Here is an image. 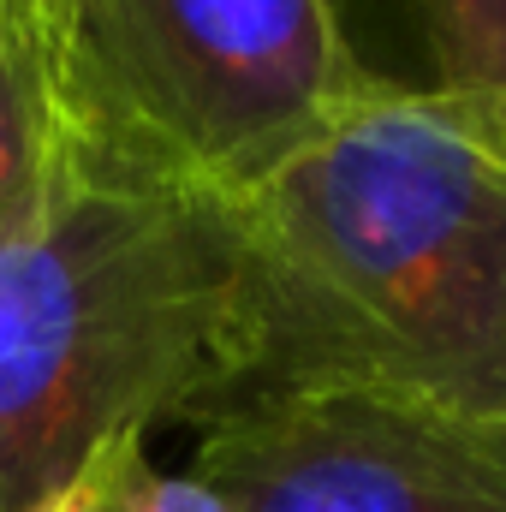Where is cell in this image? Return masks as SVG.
Here are the masks:
<instances>
[{
  "mask_svg": "<svg viewBox=\"0 0 506 512\" xmlns=\"http://www.w3.org/2000/svg\"><path fill=\"white\" fill-rule=\"evenodd\" d=\"M506 417V126L358 96L233 197L209 423L274 399Z\"/></svg>",
  "mask_w": 506,
  "mask_h": 512,
  "instance_id": "cell-1",
  "label": "cell"
},
{
  "mask_svg": "<svg viewBox=\"0 0 506 512\" xmlns=\"http://www.w3.org/2000/svg\"><path fill=\"white\" fill-rule=\"evenodd\" d=\"M227 304V197L60 143L0 221V512H84L161 423L203 429Z\"/></svg>",
  "mask_w": 506,
  "mask_h": 512,
  "instance_id": "cell-2",
  "label": "cell"
},
{
  "mask_svg": "<svg viewBox=\"0 0 506 512\" xmlns=\"http://www.w3.org/2000/svg\"><path fill=\"white\" fill-rule=\"evenodd\" d=\"M36 18L66 143L227 203L364 96L322 0H36Z\"/></svg>",
  "mask_w": 506,
  "mask_h": 512,
  "instance_id": "cell-3",
  "label": "cell"
},
{
  "mask_svg": "<svg viewBox=\"0 0 506 512\" xmlns=\"http://www.w3.org/2000/svg\"><path fill=\"white\" fill-rule=\"evenodd\" d=\"M227 512H506V417L393 399H274L197 429Z\"/></svg>",
  "mask_w": 506,
  "mask_h": 512,
  "instance_id": "cell-4",
  "label": "cell"
},
{
  "mask_svg": "<svg viewBox=\"0 0 506 512\" xmlns=\"http://www.w3.org/2000/svg\"><path fill=\"white\" fill-rule=\"evenodd\" d=\"M322 12L364 96L506 126V0H322Z\"/></svg>",
  "mask_w": 506,
  "mask_h": 512,
  "instance_id": "cell-5",
  "label": "cell"
},
{
  "mask_svg": "<svg viewBox=\"0 0 506 512\" xmlns=\"http://www.w3.org/2000/svg\"><path fill=\"white\" fill-rule=\"evenodd\" d=\"M60 102L36 0H0V221H12L60 167Z\"/></svg>",
  "mask_w": 506,
  "mask_h": 512,
  "instance_id": "cell-6",
  "label": "cell"
},
{
  "mask_svg": "<svg viewBox=\"0 0 506 512\" xmlns=\"http://www.w3.org/2000/svg\"><path fill=\"white\" fill-rule=\"evenodd\" d=\"M84 512H227V501H221L203 477H191V471H161V465L149 459V447H137V453H126V459L102 477V489L90 495Z\"/></svg>",
  "mask_w": 506,
  "mask_h": 512,
  "instance_id": "cell-7",
  "label": "cell"
}]
</instances>
